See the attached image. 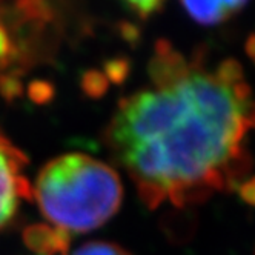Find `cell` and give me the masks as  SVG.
<instances>
[{
	"label": "cell",
	"instance_id": "cell-3",
	"mask_svg": "<svg viewBox=\"0 0 255 255\" xmlns=\"http://www.w3.org/2000/svg\"><path fill=\"white\" fill-rule=\"evenodd\" d=\"M25 168L26 157L0 132V229L12 220L23 200L32 197Z\"/></svg>",
	"mask_w": 255,
	"mask_h": 255
},
{
	"label": "cell",
	"instance_id": "cell-4",
	"mask_svg": "<svg viewBox=\"0 0 255 255\" xmlns=\"http://www.w3.org/2000/svg\"><path fill=\"white\" fill-rule=\"evenodd\" d=\"M249 0H181L188 15L202 25H217L246 6Z\"/></svg>",
	"mask_w": 255,
	"mask_h": 255
},
{
	"label": "cell",
	"instance_id": "cell-1",
	"mask_svg": "<svg viewBox=\"0 0 255 255\" xmlns=\"http://www.w3.org/2000/svg\"><path fill=\"white\" fill-rule=\"evenodd\" d=\"M149 82L120 100L105 140L149 208H177L248 177L255 97L242 65L158 42Z\"/></svg>",
	"mask_w": 255,
	"mask_h": 255
},
{
	"label": "cell",
	"instance_id": "cell-6",
	"mask_svg": "<svg viewBox=\"0 0 255 255\" xmlns=\"http://www.w3.org/2000/svg\"><path fill=\"white\" fill-rule=\"evenodd\" d=\"M132 11H135L141 17H148L154 14L165 0H123Z\"/></svg>",
	"mask_w": 255,
	"mask_h": 255
},
{
	"label": "cell",
	"instance_id": "cell-5",
	"mask_svg": "<svg viewBox=\"0 0 255 255\" xmlns=\"http://www.w3.org/2000/svg\"><path fill=\"white\" fill-rule=\"evenodd\" d=\"M71 255H131L122 246L111 242H89L77 248Z\"/></svg>",
	"mask_w": 255,
	"mask_h": 255
},
{
	"label": "cell",
	"instance_id": "cell-7",
	"mask_svg": "<svg viewBox=\"0 0 255 255\" xmlns=\"http://www.w3.org/2000/svg\"><path fill=\"white\" fill-rule=\"evenodd\" d=\"M9 51V40L5 29L0 26V59H3Z\"/></svg>",
	"mask_w": 255,
	"mask_h": 255
},
{
	"label": "cell",
	"instance_id": "cell-2",
	"mask_svg": "<svg viewBox=\"0 0 255 255\" xmlns=\"http://www.w3.org/2000/svg\"><path fill=\"white\" fill-rule=\"evenodd\" d=\"M31 194L59 235L83 234L100 228L117 214L123 185L117 171L105 161L71 152L46 163Z\"/></svg>",
	"mask_w": 255,
	"mask_h": 255
}]
</instances>
